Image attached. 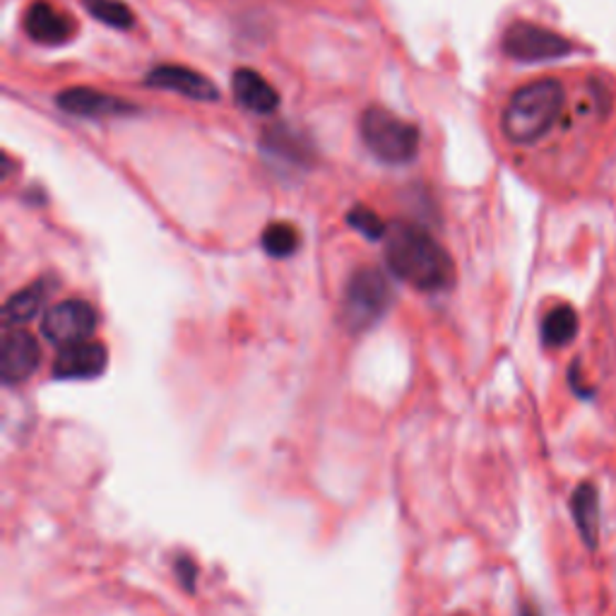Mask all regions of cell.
<instances>
[{
	"label": "cell",
	"mask_w": 616,
	"mask_h": 616,
	"mask_svg": "<svg viewBox=\"0 0 616 616\" xmlns=\"http://www.w3.org/2000/svg\"><path fill=\"white\" fill-rule=\"evenodd\" d=\"M263 152L287 166H308L314 160L311 145L306 143L301 133L291 131L289 125H275V129L265 131Z\"/></svg>",
	"instance_id": "14"
},
{
	"label": "cell",
	"mask_w": 616,
	"mask_h": 616,
	"mask_svg": "<svg viewBox=\"0 0 616 616\" xmlns=\"http://www.w3.org/2000/svg\"><path fill=\"white\" fill-rule=\"evenodd\" d=\"M566 90L558 80L544 78L515 90L503 109L501 129L513 145H532L552 131L564 111Z\"/></svg>",
	"instance_id": "2"
},
{
	"label": "cell",
	"mask_w": 616,
	"mask_h": 616,
	"mask_svg": "<svg viewBox=\"0 0 616 616\" xmlns=\"http://www.w3.org/2000/svg\"><path fill=\"white\" fill-rule=\"evenodd\" d=\"M573 51V44L558 32L547 30V27L515 20L506 34H503V53L513 61L521 63H542V61H556L564 59Z\"/></svg>",
	"instance_id": "5"
},
{
	"label": "cell",
	"mask_w": 616,
	"mask_h": 616,
	"mask_svg": "<svg viewBox=\"0 0 616 616\" xmlns=\"http://www.w3.org/2000/svg\"><path fill=\"white\" fill-rule=\"evenodd\" d=\"M41 359L39 342L24 330H12L0 345V378L6 386H18L30 378Z\"/></svg>",
	"instance_id": "10"
},
{
	"label": "cell",
	"mask_w": 616,
	"mask_h": 616,
	"mask_svg": "<svg viewBox=\"0 0 616 616\" xmlns=\"http://www.w3.org/2000/svg\"><path fill=\"white\" fill-rule=\"evenodd\" d=\"M55 289L53 279H37L30 287H24L20 291L12 294V297L3 306V326L6 328H20L24 324H30L39 316L41 308L47 306L49 297Z\"/></svg>",
	"instance_id": "13"
},
{
	"label": "cell",
	"mask_w": 616,
	"mask_h": 616,
	"mask_svg": "<svg viewBox=\"0 0 616 616\" xmlns=\"http://www.w3.org/2000/svg\"><path fill=\"white\" fill-rule=\"evenodd\" d=\"M147 88H157L166 92L184 94L186 100L195 102H217L219 90L213 80L186 65H157L152 68L145 78Z\"/></svg>",
	"instance_id": "9"
},
{
	"label": "cell",
	"mask_w": 616,
	"mask_h": 616,
	"mask_svg": "<svg viewBox=\"0 0 616 616\" xmlns=\"http://www.w3.org/2000/svg\"><path fill=\"white\" fill-rule=\"evenodd\" d=\"M347 224L352 229H357L361 236H367V239H371V242L383 239L386 232H388V224L381 217H378L371 207H363V205H357V207L349 209Z\"/></svg>",
	"instance_id": "19"
},
{
	"label": "cell",
	"mask_w": 616,
	"mask_h": 616,
	"mask_svg": "<svg viewBox=\"0 0 616 616\" xmlns=\"http://www.w3.org/2000/svg\"><path fill=\"white\" fill-rule=\"evenodd\" d=\"M174 571H176L178 581L184 583L186 591H195V576H198V568H195L193 558H188V556H178Z\"/></svg>",
	"instance_id": "20"
},
{
	"label": "cell",
	"mask_w": 616,
	"mask_h": 616,
	"mask_svg": "<svg viewBox=\"0 0 616 616\" xmlns=\"http://www.w3.org/2000/svg\"><path fill=\"white\" fill-rule=\"evenodd\" d=\"M390 301H393V289L386 275L376 268H359L349 277L345 289L342 318L352 332H361L373 328L381 320Z\"/></svg>",
	"instance_id": "4"
},
{
	"label": "cell",
	"mask_w": 616,
	"mask_h": 616,
	"mask_svg": "<svg viewBox=\"0 0 616 616\" xmlns=\"http://www.w3.org/2000/svg\"><path fill=\"white\" fill-rule=\"evenodd\" d=\"M232 92L236 104L260 116L275 114L279 106L277 90L260 73H256V70L250 68H239L232 75Z\"/></svg>",
	"instance_id": "12"
},
{
	"label": "cell",
	"mask_w": 616,
	"mask_h": 616,
	"mask_svg": "<svg viewBox=\"0 0 616 616\" xmlns=\"http://www.w3.org/2000/svg\"><path fill=\"white\" fill-rule=\"evenodd\" d=\"M523 616H540V614H537L535 609H530V607H527V609L523 612Z\"/></svg>",
	"instance_id": "21"
},
{
	"label": "cell",
	"mask_w": 616,
	"mask_h": 616,
	"mask_svg": "<svg viewBox=\"0 0 616 616\" xmlns=\"http://www.w3.org/2000/svg\"><path fill=\"white\" fill-rule=\"evenodd\" d=\"M65 114L78 119H121L135 114V104L121 100V96L106 94L92 88H70L55 96Z\"/></svg>",
	"instance_id": "8"
},
{
	"label": "cell",
	"mask_w": 616,
	"mask_h": 616,
	"mask_svg": "<svg viewBox=\"0 0 616 616\" xmlns=\"http://www.w3.org/2000/svg\"><path fill=\"white\" fill-rule=\"evenodd\" d=\"M361 140L363 145L386 164H408L419 152V129L414 123L396 116L383 106H371L361 116Z\"/></svg>",
	"instance_id": "3"
},
{
	"label": "cell",
	"mask_w": 616,
	"mask_h": 616,
	"mask_svg": "<svg viewBox=\"0 0 616 616\" xmlns=\"http://www.w3.org/2000/svg\"><path fill=\"white\" fill-rule=\"evenodd\" d=\"M109 349L102 342L82 340L61 347L53 361V378L59 381H90L106 371Z\"/></svg>",
	"instance_id": "7"
},
{
	"label": "cell",
	"mask_w": 616,
	"mask_h": 616,
	"mask_svg": "<svg viewBox=\"0 0 616 616\" xmlns=\"http://www.w3.org/2000/svg\"><path fill=\"white\" fill-rule=\"evenodd\" d=\"M263 248L273 258H289L299 250L301 236L299 229L289 222H273L263 232Z\"/></svg>",
	"instance_id": "17"
},
{
	"label": "cell",
	"mask_w": 616,
	"mask_h": 616,
	"mask_svg": "<svg viewBox=\"0 0 616 616\" xmlns=\"http://www.w3.org/2000/svg\"><path fill=\"white\" fill-rule=\"evenodd\" d=\"M82 6H85L94 20H100L106 27H114V30H131L135 24L133 10L123 0H82Z\"/></svg>",
	"instance_id": "18"
},
{
	"label": "cell",
	"mask_w": 616,
	"mask_h": 616,
	"mask_svg": "<svg viewBox=\"0 0 616 616\" xmlns=\"http://www.w3.org/2000/svg\"><path fill=\"white\" fill-rule=\"evenodd\" d=\"M96 328V311L82 299H65L61 304L51 306L41 318V335L51 345H75L82 340H90V335Z\"/></svg>",
	"instance_id": "6"
},
{
	"label": "cell",
	"mask_w": 616,
	"mask_h": 616,
	"mask_svg": "<svg viewBox=\"0 0 616 616\" xmlns=\"http://www.w3.org/2000/svg\"><path fill=\"white\" fill-rule=\"evenodd\" d=\"M22 27L27 37L34 39L37 44L47 47L65 44V41H70V37L75 34L73 18L55 10L47 0H34V3L27 8Z\"/></svg>",
	"instance_id": "11"
},
{
	"label": "cell",
	"mask_w": 616,
	"mask_h": 616,
	"mask_svg": "<svg viewBox=\"0 0 616 616\" xmlns=\"http://www.w3.org/2000/svg\"><path fill=\"white\" fill-rule=\"evenodd\" d=\"M571 513L587 550L599 542V492L593 482H583L571 496Z\"/></svg>",
	"instance_id": "15"
},
{
	"label": "cell",
	"mask_w": 616,
	"mask_h": 616,
	"mask_svg": "<svg viewBox=\"0 0 616 616\" xmlns=\"http://www.w3.org/2000/svg\"><path fill=\"white\" fill-rule=\"evenodd\" d=\"M578 335V314L568 304H558L542 320V342L552 349H562Z\"/></svg>",
	"instance_id": "16"
},
{
	"label": "cell",
	"mask_w": 616,
	"mask_h": 616,
	"mask_svg": "<svg viewBox=\"0 0 616 616\" xmlns=\"http://www.w3.org/2000/svg\"><path fill=\"white\" fill-rule=\"evenodd\" d=\"M390 273L419 291H443L453 285L455 265L433 236L412 222H393L386 232Z\"/></svg>",
	"instance_id": "1"
}]
</instances>
